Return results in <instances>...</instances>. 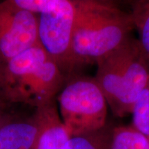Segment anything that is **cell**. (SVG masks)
<instances>
[{"label":"cell","instance_id":"cell-2","mask_svg":"<svg viewBox=\"0 0 149 149\" xmlns=\"http://www.w3.org/2000/svg\"><path fill=\"white\" fill-rule=\"evenodd\" d=\"M66 78L40 43L6 64L3 99L35 109L55 102Z\"/></svg>","mask_w":149,"mask_h":149},{"label":"cell","instance_id":"cell-1","mask_svg":"<svg viewBox=\"0 0 149 149\" xmlns=\"http://www.w3.org/2000/svg\"><path fill=\"white\" fill-rule=\"evenodd\" d=\"M74 4L72 52L77 68L97 64L131 37L130 14L111 1L74 0Z\"/></svg>","mask_w":149,"mask_h":149},{"label":"cell","instance_id":"cell-9","mask_svg":"<svg viewBox=\"0 0 149 149\" xmlns=\"http://www.w3.org/2000/svg\"><path fill=\"white\" fill-rule=\"evenodd\" d=\"M114 127L107 123L99 130L71 136L66 149H110Z\"/></svg>","mask_w":149,"mask_h":149},{"label":"cell","instance_id":"cell-8","mask_svg":"<svg viewBox=\"0 0 149 149\" xmlns=\"http://www.w3.org/2000/svg\"><path fill=\"white\" fill-rule=\"evenodd\" d=\"M38 131L35 113L27 118L14 116L0 129V149H33Z\"/></svg>","mask_w":149,"mask_h":149},{"label":"cell","instance_id":"cell-11","mask_svg":"<svg viewBox=\"0 0 149 149\" xmlns=\"http://www.w3.org/2000/svg\"><path fill=\"white\" fill-rule=\"evenodd\" d=\"M110 149H149V140L132 126H115Z\"/></svg>","mask_w":149,"mask_h":149},{"label":"cell","instance_id":"cell-6","mask_svg":"<svg viewBox=\"0 0 149 149\" xmlns=\"http://www.w3.org/2000/svg\"><path fill=\"white\" fill-rule=\"evenodd\" d=\"M37 44L36 15L11 0L0 2V58L7 64Z\"/></svg>","mask_w":149,"mask_h":149},{"label":"cell","instance_id":"cell-12","mask_svg":"<svg viewBox=\"0 0 149 149\" xmlns=\"http://www.w3.org/2000/svg\"><path fill=\"white\" fill-rule=\"evenodd\" d=\"M132 126L149 140V79L134 102Z\"/></svg>","mask_w":149,"mask_h":149},{"label":"cell","instance_id":"cell-14","mask_svg":"<svg viewBox=\"0 0 149 149\" xmlns=\"http://www.w3.org/2000/svg\"><path fill=\"white\" fill-rule=\"evenodd\" d=\"M6 63L0 58V102H5L3 99V88H4V81Z\"/></svg>","mask_w":149,"mask_h":149},{"label":"cell","instance_id":"cell-7","mask_svg":"<svg viewBox=\"0 0 149 149\" xmlns=\"http://www.w3.org/2000/svg\"><path fill=\"white\" fill-rule=\"evenodd\" d=\"M39 131L33 149H66L70 136L61 121L56 102L35 111Z\"/></svg>","mask_w":149,"mask_h":149},{"label":"cell","instance_id":"cell-3","mask_svg":"<svg viewBox=\"0 0 149 149\" xmlns=\"http://www.w3.org/2000/svg\"><path fill=\"white\" fill-rule=\"evenodd\" d=\"M96 64L95 79L113 114L120 117L130 114L149 79V64L138 40L131 37Z\"/></svg>","mask_w":149,"mask_h":149},{"label":"cell","instance_id":"cell-4","mask_svg":"<svg viewBox=\"0 0 149 149\" xmlns=\"http://www.w3.org/2000/svg\"><path fill=\"white\" fill-rule=\"evenodd\" d=\"M19 8L34 13L38 41L67 79L77 66L72 52L74 0H11Z\"/></svg>","mask_w":149,"mask_h":149},{"label":"cell","instance_id":"cell-13","mask_svg":"<svg viewBox=\"0 0 149 149\" xmlns=\"http://www.w3.org/2000/svg\"><path fill=\"white\" fill-rule=\"evenodd\" d=\"M8 104L5 102H0V129L14 117V115L6 111Z\"/></svg>","mask_w":149,"mask_h":149},{"label":"cell","instance_id":"cell-5","mask_svg":"<svg viewBox=\"0 0 149 149\" xmlns=\"http://www.w3.org/2000/svg\"><path fill=\"white\" fill-rule=\"evenodd\" d=\"M59 115L70 137L107 124L108 103L95 77L73 74L57 95Z\"/></svg>","mask_w":149,"mask_h":149},{"label":"cell","instance_id":"cell-10","mask_svg":"<svg viewBox=\"0 0 149 149\" xmlns=\"http://www.w3.org/2000/svg\"><path fill=\"white\" fill-rule=\"evenodd\" d=\"M130 14L139 32L141 49L149 64V0L133 1Z\"/></svg>","mask_w":149,"mask_h":149}]
</instances>
